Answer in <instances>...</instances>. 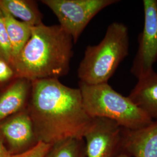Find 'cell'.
Masks as SVG:
<instances>
[{
    "instance_id": "obj_1",
    "label": "cell",
    "mask_w": 157,
    "mask_h": 157,
    "mask_svg": "<svg viewBox=\"0 0 157 157\" xmlns=\"http://www.w3.org/2000/svg\"><path fill=\"white\" fill-rule=\"evenodd\" d=\"M26 109L37 141L52 146L69 139H83L93 121L80 89L67 87L58 78L33 81Z\"/></svg>"
},
{
    "instance_id": "obj_2",
    "label": "cell",
    "mask_w": 157,
    "mask_h": 157,
    "mask_svg": "<svg viewBox=\"0 0 157 157\" xmlns=\"http://www.w3.org/2000/svg\"><path fill=\"white\" fill-rule=\"evenodd\" d=\"M72 37L59 25L32 27L30 39L11 62L17 76L33 82L58 78L69 70Z\"/></svg>"
},
{
    "instance_id": "obj_3",
    "label": "cell",
    "mask_w": 157,
    "mask_h": 157,
    "mask_svg": "<svg viewBox=\"0 0 157 157\" xmlns=\"http://www.w3.org/2000/svg\"><path fill=\"white\" fill-rule=\"evenodd\" d=\"M129 46L127 26L118 22L111 23L100 43L87 47L78 69L80 82L88 84L108 83L128 56Z\"/></svg>"
},
{
    "instance_id": "obj_4",
    "label": "cell",
    "mask_w": 157,
    "mask_h": 157,
    "mask_svg": "<svg viewBox=\"0 0 157 157\" xmlns=\"http://www.w3.org/2000/svg\"><path fill=\"white\" fill-rule=\"evenodd\" d=\"M84 108L92 118H106L124 129H139L153 121L128 96L114 90L108 83L88 84L79 82Z\"/></svg>"
},
{
    "instance_id": "obj_5",
    "label": "cell",
    "mask_w": 157,
    "mask_h": 157,
    "mask_svg": "<svg viewBox=\"0 0 157 157\" xmlns=\"http://www.w3.org/2000/svg\"><path fill=\"white\" fill-rule=\"evenodd\" d=\"M56 16L59 24L76 43L92 19L118 0H42Z\"/></svg>"
},
{
    "instance_id": "obj_6",
    "label": "cell",
    "mask_w": 157,
    "mask_h": 157,
    "mask_svg": "<svg viewBox=\"0 0 157 157\" xmlns=\"http://www.w3.org/2000/svg\"><path fill=\"white\" fill-rule=\"evenodd\" d=\"M144 26L138 36V48L130 69L137 80L152 72L157 61V0H144Z\"/></svg>"
},
{
    "instance_id": "obj_7",
    "label": "cell",
    "mask_w": 157,
    "mask_h": 157,
    "mask_svg": "<svg viewBox=\"0 0 157 157\" xmlns=\"http://www.w3.org/2000/svg\"><path fill=\"white\" fill-rule=\"evenodd\" d=\"M86 157H115L122 151V128L112 120L93 118L84 135Z\"/></svg>"
},
{
    "instance_id": "obj_8",
    "label": "cell",
    "mask_w": 157,
    "mask_h": 157,
    "mask_svg": "<svg viewBox=\"0 0 157 157\" xmlns=\"http://www.w3.org/2000/svg\"><path fill=\"white\" fill-rule=\"evenodd\" d=\"M0 133L12 155L25 151L32 142H37L27 109L1 122Z\"/></svg>"
},
{
    "instance_id": "obj_9",
    "label": "cell",
    "mask_w": 157,
    "mask_h": 157,
    "mask_svg": "<svg viewBox=\"0 0 157 157\" xmlns=\"http://www.w3.org/2000/svg\"><path fill=\"white\" fill-rule=\"evenodd\" d=\"M122 142L131 157H157V120L139 129L122 128Z\"/></svg>"
},
{
    "instance_id": "obj_10",
    "label": "cell",
    "mask_w": 157,
    "mask_h": 157,
    "mask_svg": "<svg viewBox=\"0 0 157 157\" xmlns=\"http://www.w3.org/2000/svg\"><path fill=\"white\" fill-rule=\"evenodd\" d=\"M32 89V81L17 78L0 90V122L27 108Z\"/></svg>"
},
{
    "instance_id": "obj_11",
    "label": "cell",
    "mask_w": 157,
    "mask_h": 157,
    "mask_svg": "<svg viewBox=\"0 0 157 157\" xmlns=\"http://www.w3.org/2000/svg\"><path fill=\"white\" fill-rule=\"evenodd\" d=\"M128 97L153 121L157 120V72L139 79Z\"/></svg>"
},
{
    "instance_id": "obj_12",
    "label": "cell",
    "mask_w": 157,
    "mask_h": 157,
    "mask_svg": "<svg viewBox=\"0 0 157 157\" xmlns=\"http://www.w3.org/2000/svg\"><path fill=\"white\" fill-rule=\"evenodd\" d=\"M0 8L32 27L43 24V17L36 1L0 0Z\"/></svg>"
},
{
    "instance_id": "obj_13",
    "label": "cell",
    "mask_w": 157,
    "mask_h": 157,
    "mask_svg": "<svg viewBox=\"0 0 157 157\" xmlns=\"http://www.w3.org/2000/svg\"><path fill=\"white\" fill-rule=\"evenodd\" d=\"M1 10L3 12L7 34L11 47L12 61L28 41L31 36L32 26Z\"/></svg>"
},
{
    "instance_id": "obj_14",
    "label": "cell",
    "mask_w": 157,
    "mask_h": 157,
    "mask_svg": "<svg viewBox=\"0 0 157 157\" xmlns=\"http://www.w3.org/2000/svg\"><path fill=\"white\" fill-rule=\"evenodd\" d=\"M46 157H86L83 139H69L52 146Z\"/></svg>"
},
{
    "instance_id": "obj_15",
    "label": "cell",
    "mask_w": 157,
    "mask_h": 157,
    "mask_svg": "<svg viewBox=\"0 0 157 157\" xmlns=\"http://www.w3.org/2000/svg\"><path fill=\"white\" fill-rule=\"evenodd\" d=\"M0 58L11 63L12 50L8 36L3 12L0 8Z\"/></svg>"
},
{
    "instance_id": "obj_16",
    "label": "cell",
    "mask_w": 157,
    "mask_h": 157,
    "mask_svg": "<svg viewBox=\"0 0 157 157\" xmlns=\"http://www.w3.org/2000/svg\"><path fill=\"white\" fill-rule=\"evenodd\" d=\"M18 78L11 63L0 58V90Z\"/></svg>"
},
{
    "instance_id": "obj_17",
    "label": "cell",
    "mask_w": 157,
    "mask_h": 157,
    "mask_svg": "<svg viewBox=\"0 0 157 157\" xmlns=\"http://www.w3.org/2000/svg\"><path fill=\"white\" fill-rule=\"evenodd\" d=\"M52 146L43 141H38L34 145L26 151L12 155V157H46Z\"/></svg>"
},
{
    "instance_id": "obj_18",
    "label": "cell",
    "mask_w": 157,
    "mask_h": 157,
    "mask_svg": "<svg viewBox=\"0 0 157 157\" xmlns=\"http://www.w3.org/2000/svg\"><path fill=\"white\" fill-rule=\"evenodd\" d=\"M12 155L8 150L4 139L0 133V157H12Z\"/></svg>"
},
{
    "instance_id": "obj_19",
    "label": "cell",
    "mask_w": 157,
    "mask_h": 157,
    "mask_svg": "<svg viewBox=\"0 0 157 157\" xmlns=\"http://www.w3.org/2000/svg\"><path fill=\"white\" fill-rule=\"evenodd\" d=\"M115 157H131L128 154H127L126 152L122 151L120 152L118 155H117Z\"/></svg>"
}]
</instances>
